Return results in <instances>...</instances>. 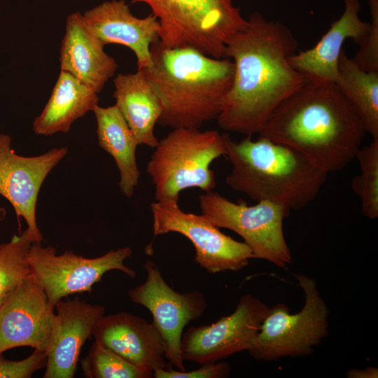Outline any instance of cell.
Here are the masks:
<instances>
[{
  "label": "cell",
  "mask_w": 378,
  "mask_h": 378,
  "mask_svg": "<svg viewBox=\"0 0 378 378\" xmlns=\"http://www.w3.org/2000/svg\"><path fill=\"white\" fill-rule=\"evenodd\" d=\"M247 21L225 50L224 57L233 62L234 76L216 120L225 131L252 136L308 80L290 64L298 41L287 26L257 12Z\"/></svg>",
  "instance_id": "6da1fadb"
},
{
  "label": "cell",
  "mask_w": 378,
  "mask_h": 378,
  "mask_svg": "<svg viewBox=\"0 0 378 378\" xmlns=\"http://www.w3.org/2000/svg\"><path fill=\"white\" fill-rule=\"evenodd\" d=\"M366 133L335 83L307 80L273 111L258 136L298 150L329 173L355 158Z\"/></svg>",
  "instance_id": "7a4b0ae2"
},
{
  "label": "cell",
  "mask_w": 378,
  "mask_h": 378,
  "mask_svg": "<svg viewBox=\"0 0 378 378\" xmlns=\"http://www.w3.org/2000/svg\"><path fill=\"white\" fill-rule=\"evenodd\" d=\"M150 53V65L140 71L161 102L158 124L200 128L216 120L232 85L233 62L190 48H167L159 41L151 46Z\"/></svg>",
  "instance_id": "3957f363"
},
{
  "label": "cell",
  "mask_w": 378,
  "mask_h": 378,
  "mask_svg": "<svg viewBox=\"0 0 378 378\" xmlns=\"http://www.w3.org/2000/svg\"><path fill=\"white\" fill-rule=\"evenodd\" d=\"M233 141L224 133L232 169L225 183L257 202L299 210L317 196L328 173L298 150L258 136Z\"/></svg>",
  "instance_id": "277c9868"
},
{
  "label": "cell",
  "mask_w": 378,
  "mask_h": 378,
  "mask_svg": "<svg viewBox=\"0 0 378 378\" xmlns=\"http://www.w3.org/2000/svg\"><path fill=\"white\" fill-rule=\"evenodd\" d=\"M144 3L160 24L159 41L223 58L227 44L247 25L234 0H132Z\"/></svg>",
  "instance_id": "5b68a950"
},
{
  "label": "cell",
  "mask_w": 378,
  "mask_h": 378,
  "mask_svg": "<svg viewBox=\"0 0 378 378\" xmlns=\"http://www.w3.org/2000/svg\"><path fill=\"white\" fill-rule=\"evenodd\" d=\"M224 134L195 127L172 129L155 147L146 172L154 186L155 201H178L181 191L216 186L211 164L225 155Z\"/></svg>",
  "instance_id": "8992f818"
},
{
  "label": "cell",
  "mask_w": 378,
  "mask_h": 378,
  "mask_svg": "<svg viewBox=\"0 0 378 378\" xmlns=\"http://www.w3.org/2000/svg\"><path fill=\"white\" fill-rule=\"evenodd\" d=\"M293 276L304 293V307L295 314L284 303L269 307L247 350L257 360L308 356L328 334V307L315 280L303 274Z\"/></svg>",
  "instance_id": "52a82bcc"
},
{
  "label": "cell",
  "mask_w": 378,
  "mask_h": 378,
  "mask_svg": "<svg viewBox=\"0 0 378 378\" xmlns=\"http://www.w3.org/2000/svg\"><path fill=\"white\" fill-rule=\"evenodd\" d=\"M202 215L218 227L229 229L244 239L254 258L285 268L292 262L283 231L290 210L282 205L260 201L255 205L233 202L213 190L199 197Z\"/></svg>",
  "instance_id": "ba28073f"
},
{
  "label": "cell",
  "mask_w": 378,
  "mask_h": 378,
  "mask_svg": "<svg viewBox=\"0 0 378 378\" xmlns=\"http://www.w3.org/2000/svg\"><path fill=\"white\" fill-rule=\"evenodd\" d=\"M132 255V250L128 246L111 249L96 258L78 255L69 250L57 255L55 247L33 242L28 260L31 273L55 305L71 295L90 293L108 271L118 270L134 278L135 271L124 264Z\"/></svg>",
  "instance_id": "9c48e42d"
},
{
  "label": "cell",
  "mask_w": 378,
  "mask_h": 378,
  "mask_svg": "<svg viewBox=\"0 0 378 378\" xmlns=\"http://www.w3.org/2000/svg\"><path fill=\"white\" fill-rule=\"evenodd\" d=\"M150 207L154 236L176 232L186 237L195 250V262L210 274L240 270L254 258L244 241L226 235L202 214L183 211L178 201H155Z\"/></svg>",
  "instance_id": "30bf717a"
},
{
  "label": "cell",
  "mask_w": 378,
  "mask_h": 378,
  "mask_svg": "<svg viewBox=\"0 0 378 378\" xmlns=\"http://www.w3.org/2000/svg\"><path fill=\"white\" fill-rule=\"evenodd\" d=\"M144 267L146 279L127 292L130 300L144 306L153 316V324L160 335L164 346V357L178 370L185 371L181 354V343L186 326L205 312L207 303L199 290L180 293L164 280L151 260Z\"/></svg>",
  "instance_id": "8fae6325"
},
{
  "label": "cell",
  "mask_w": 378,
  "mask_h": 378,
  "mask_svg": "<svg viewBox=\"0 0 378 378\" xmlns=\"http://www.w3.org/2000/svg\"><path fill=\"white\" fill-rule=\"evenodd\" d=\"M269 307L251 293L239 298L234 311L209 325L191 326L183 332V360L203 365L247 351L258 333Z\"/></svg>",
  "instance_id": "7c38bea8"
},
{
  "label": "cell",
  "mask_w": 378,
  "mask_h": 378,
  "mask_svg": "<svg viewBox=\"0 0 378 378\" xmlns=\"http://www.w3.org/2000/svg\"><path fill=\"white\" fill-rule=\"evenodd\" d=\"M55 327V305L30 273L0 306V354L20 346L47 352Z\"/></svg>",
  "instance_id": "4fadbf2b"
},
{
  "label": "cell",
  "mask_w": 378,
  "mask_h": 378,
  "mask_svg": "<svg viewBox=\"0 0 378 378\" xmlns=\"http://www.w3.org/2000/svg\"><path fill=\"white\" fill-rule=\"evenodd\" d=\"M67 147L55 148L39 155L22 156L11 148V138L0 134V195L22 218L34 242L43 235L37 225L36 204L41 188L52 169L66 156Z\"/></svg>",
  "instance_id": "5bb4252c"
},
{
  "label": "cell",
  "mask_w": 378,
  "mask_h": 378,
  "mask_svg": "<svg viewBox=\"0 0 378 378\" xmlns=\"http://www.w3.org/2000/svg\"><path fill=\"white\" fill-rule=\"evenodd\" d=\"M92 336L150 377L155 371L167 367L160 335L153 323L141 317L123 312L104 314Z\"/></svg>",
  "instance_id": "9a60e30c"
},
{
  "label": "cell",
  "mask_w": 378,
  "mask_h": 378,
  "mask_svg": "<svg viewBox=\"0 0 378 378\" xmlns=\"http://www.w3.org/2000/svg\"><path fill=\"white\" fill-rule=\"evenodd\" d=\"M56 327L49 349L43 378H72L81 349L92 335L106 308L74 298L55 304Z\"/></svg>",
  "instance_id": "2e32d148"
},
{
  "label": "cell",
  "mask_w": 378,
  "mask_h": 378,
  "mask_svg": "<svg viewBox=\"0 0 378 378\" xmlns=\"http://www.w3.org/2000/svg\"><path fill=\"white\" fill-rule=\"evenodd\" d=\"M83 18L104 45L119 44L130 48L136 58L137 70L151 64V46L159 41L160 24L150 14L135 16L124 0L102 2L86 10Z\"/></svg>",
  "instance_id": "e0dca14e"
},
{
  "label": "cell",
  "mask_w": 378,
  "mask_h": 378,
  "mask_svg": "<svg viewBox=\"0 0 378 378\" xmlns=\"http://www.w3.org/2000/svg\"><path fill=\"white\" fill-rule=\"evenodd\" d=\"M344 4L343 13L331 24L317 43L289 58L292 66L310 82L336 83L339 76L338 61L344 41L352 38L359 46L370 32L371 23L359 17V0H344Z\"/></svg>",
  "instance_id": "ac0fdd59"
},
{
  "label": "cell",
  "mask_w": 378,
  "mask_h": 378,
  "mask_svg": "<svg viewBox=\"0 0 378 378\" xmlns=\"http://www.w3.org/2000/svg\"><path fill=\"white\" fill-rule=\"evenodd\" d=\"M78 12L69 15L62 41L60 71H66L99 93L118 69Z\"/></svg>",
  "instance_id": "d6986e66"
},
{
  "label": "cell",
  "mask_w": 378,
  "mask_h": 378,
  "mask_svg": "<svg viewBox=\"0 0 378 378\" xmlns=\"http://www.w3.org/2000/svg\"><path fill=\"white\" fill-rule=\"evenodd\" d=\"M115 105L125 118L139 145L155 148L154 130L162 114L160 99L144 73L118 74L113 80Z\"/></svg>",
  "instance_id": "ffe728a7"
},
{
  "label": "cell",
  "mask_w": 378,
  "mask_h": 378,
  "mask_svg": "<svg viewBox=\"0 0 378 378\" xmlns=\"http://www.w3.org/2000/svg\"><path fill=\"white\" fill-rule=\"evenodd\" d=\"M98 94L70 74L60 71L49 99L33 122V131L46 136L67 133L76 120L98 105Z\"/></svg>",
  "instance_id": "44dd1931"
},
{
  "label": "cell",
  "mask_w": 378,
  "mask_h": 378,
  "mask_svg": "<svg viewBox=\"0 0 378 378\" xmlns=\"http://www.w3.org/2000/svg\"><path fill=\"white\" fill-rule=\"evenodd\" d=\"M92 112L98 145L113 157L120 173L119 188L124 195L131 197L140 178L136 158L139 144L115 104L108 107L98 104Z\"/></svg>",
  "instance_id": "7402d4cb"
},
{
  "label": "cell",
  "mask_w": 378,
  "mask_h": 378,
  "mask_svg": "<svg viewBox=\"0 0 378 378\" xmlns=\"http://www.w3.org/2000/svg\"><path fill=\"white\" fill-rule=\"evenodd\" d=\"M336 85L360 115L367 133L378 139V71L360 69L342 50Z\"/></svg>",
  "instance_id": "603a6c76"
},
{
  "label": "cell",
  "mask_w": 378,
  "mask_h": 378,
  "mask_svg": "<svg viewBox=\"0 0 378 378\" xmlns=\"http://www.w3.org/2000/svg\"><path fill=\"white\" fill-rule=\"evenodd\" d=\"M33 242L34 237L27 228L8 242L0 244V306L31 273L28 253Z\"/></svg>",
  "instance_id": "cb8c5ba5"
},
{
  "label": "cell",
  "mask_w": 378,
  "mask_h": 378,
  "mask_svg": "<svg viewBox=\"0 0 378 378\" xmlns=\"http://www.w3.org/2000/svg\"><path fill=\"white\" fill-rule=\"evenodd\" d=\"M360 174L354 178L351 187L361 200L363 214L370 218L378 217V139L360 148L356 153Z\"/></svg>",
  "instance_id": "d4e9b609"
},
{
  "label": "cell",
  "mask_w": 378,
  "mask_h": 378,
  "mask_svg": "<svg viewBox=\"0 0 378 378\" xmlns=\"http://www.w3.org/2000/svg\"><path fill=\"white\" fill-rule=\"evenodd\" d=\"M81 367L87 378H151L97 340L82 360Z\"/></svg>",
  "instance_id": "484cf974"
},
{
  "label": "cell",
  "mask_w": 378,
  "mask_h": 378,
  "mask_svg": "<svg viewBox=\"0 0 378 378\" xmlns=\"http://www.w3.org/2000/svg\"><path fill=\"white\" fill-rule=\"evenodd\" d=\"M371 15V28L353 61L361 69L378 71V0H368Z\"/></svg>",
  "instance_id": "4316f807"
},
{
  "label": "cell",
  "mask_w": 378,
  "mask_h": 378,
  "mask_svg": "<svg viewBox=\"0 0 378 378\" xmlns=\"http://www.w3.org/2000/svg\"><path fill=\"white\" fill-rule=\"evenodd\" d=\"M47 352L34 349L27 358L20 360L6 359L0 354V378H30L33 374L46 367Z\"/></svg>",
  "instance_id": "83f0119b"
},
{
  "label": "cell",
  "mask_w": 378,
  "mask_h": 378,
  "mask_svg": "<svg viewBox=\"0 0 378 378\" xmlns=\"http://www.w3.org/2000/svg\"><path fill=\"white\" fill-rule=\"evenodd\" d=\"M230 367L225 362H216L201 365V367L190 371H181L167 368L153 372L155 378H224L230 374Z\"/></svg>",
  "instance_id": "f1b7e54d"
},
{
  "label": "cell",
  "mask_w": 378,
  "mask_h": 378,
  "mask_svg": "<svg viewBox=\"0 0 378 378\" xmlns=\"http://www.w3.org/2000/svg\"><path fill=\"white\" fill-rule=\"evenodd\" d=\"M348 378H377L378 369L374 367H366L364 369H350L347 373Z\"/></svg>",
  "instance_id": "f546056e"
},
{
  "label": "cell",
  "mask_w": 378,
  "mask_h": 378,
  "mask_svg": "<svg viewBox=\"0 0 378 378\" xmlns=\"http://www.w3.org/2000/svg\"><path fill=\"white\" fill-rule=\"evenodd\" d=\"M6 216V210L5 208L0 206V221L3 220Z\"/></svg>",
  "instance_id": "4dcf8cb0"
}]
</instances>
